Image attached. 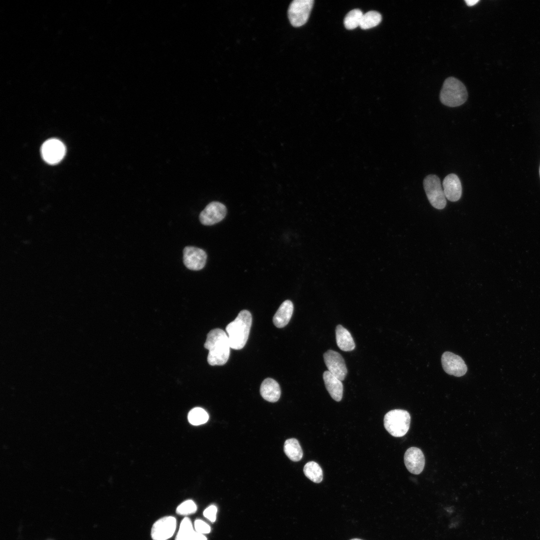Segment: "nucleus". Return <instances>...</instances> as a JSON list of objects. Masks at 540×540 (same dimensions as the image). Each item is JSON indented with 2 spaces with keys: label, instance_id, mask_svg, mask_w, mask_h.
Returning <instances> with one entry per match:
<instances>
[{
  "label": "nucleus",
  "instance_id": "nucleus-25",
  "mask_svg": "<svg viewBox=\"0 0 540 540\" xmlns=\"http://www.w3.org/2000/svg\"><path fill=\"white\" fill-rule=\"evenodd\" d=\"M196 510V504L192 500H187L178 506L176 512L180 515L187 516L194 513Z\"/></svg>",
  "mask_w": 540,
  "mask_h": 540
},
{
  "label": "nucleus",
  "instance_id": "nucleus-14",
  "mask_svg": "<svg viewBox=\"0 0 540 540\" xmlns=\"http://www.w3.org/2000/svg\"><path fill=\"white\" fill-rule=\"evenodd\" d=\"M444 194L448 200L456 202L460 199L462 194V187L458 177L454 174L446 176L442 182Z\"/></svg>",
  "mask_w": 540,
  "mask_h": 540
},
{
  "label": "nucleus",
  "instance_id": "nucleus-16",
  "mask_svg": "<svg viewBox=\"0 0 540 540\" xmlns=\"http://www.w3.org/2000/svg\"><path fill=\"white\" fill-rule=\"evenodd\" d=\"M260 394L265 400L271 402H276L280 396V386L274 379L266 378L261 384Z\"/></svg>",
  "mask_w": 540,
  "mask_h": 540
},
{
  "label": "nucleus",
  "instance_id": "nucleus-4",
  "mask_svg": "<svg viewBox=\"0 0 540 540\" xmlns=\"http://www.w3.org/2000/svg\"><path fill=\"white\" fill-rule=\"evenodd\" d=\"M410 416L408 412L395 409L388 412L384 418V426L393 436L402 437L408 432Z\"/></svg>",
  "mask_w": 540,
  "mask_h": 540
},
{
  "label": "nucleus",
  "instance_id": "nucleus-12",
  "mask_svg": "<svg viewBox=\"0 0 540 540\" xmlns=\"http://www.w3.org/2000/svg\"><path fill=\"white\" fill-rule=\"evenodd\" d=\"M442 364L444 370L448 374L461 376L467 372V366L460 356L450 352H444L442 356Z\"/></svg>",
  "mask_w": 540,
  "mask_h": 540
},
{
  "label": "nucleus",
  "instance_id": "nucleus-19",
  "mask_svg": "<svg viewBox=\"0 0 540 540\" xmlns=\"http://www.w3.org/2000/svg\"><path fill=\"white\" fill-rule=\"evenodd\" d=\"M284 450L286 456L292 461L298 462L303 456V452L298 441L296 438L286 440Z\"/></svg>",
  "mask_w": 540,
  "mask_h": 540
},
{
  "label": "nucleus",
  "instance_id": "nucleus-20",
  "mask_svg": "<svg viewBox=\"0 0 540 540\" xmlns=\"http://www.w3.org/2000/svg\"><path fill=\"white\" fill-rule=\"evenodd\" d=\"M305 476L315 483L320 482L323 478L322 470L319 464L313 461L306 463L304 468Z\"/></svg>",
  "mask_w": 540,
  "mask_h": 540
},
{
  "label": "nucleus",
  "instance_id": "nucleus-3",
  "mask_svg": "<svg viewBox=\"0 0 540 540\" xmlns=\"http://www.w3.org/2000/svg\"><path fill=\"white\" fill-rule=\"evenodd\" d=\"M468 96V92L464 84L458 79L450 76L444 80L440 98L444 105L456 107L464 104Z\"/></svg>",
  "mask_w": 540,
  "mask_h": 540
},
{
  "label": "nucleus",
  "instance_id": "nucleus-5",
  "mask_svg": "<svg viewBox=\"0 0 540 540\" xmlns=\"http://www.w3.org/2000/svg\"><path fill=\"white\" fill-rule=\"evenodd\" d=\"M423 184L431 205L438 210L444 208L446 204V200L439 178L434 174H430L424 178Z\"/></svg>",
  "mask_w": 540,
  "mask_h": 540
},
{
  "label": "nucleus",
  "instance_id": "nucleus-30",
  "mask_svg": "<svg viewBox=\"0 0 540 540\" xmlns=\"http://www.w3.org/2000/svg\"><path fill=\"white\" fill-rule=\"evenodd\" d=\"M360 540V539H359V538H353V539H352V540Z\"/></svg>",
  "mask_w": 540,
  "mask_h": 540
},
{
  "label": "nucleus",
  "instance_id": "nucleus-23",
  "mask_svg": "<svg viewBox=\"0 0 540 540\" xmlns=\"http://www.w3.org/2000/svg\"><path fill=\"white\" fill-rule=\"evenodd\" d=\"M363 13L359 9H354L349 12L344 18V25L348 30H353L360 26Z\"/></svg>",
  "mask_w": 540,
  "mask_h": 540
},
{
  "label": "nucleus",
  "instance_id": "nucleus-28",
  "mask_svg": "<svg viewBox=\"0 0 540 540\" xmlns=\"http://www.w3.org/2000/svg\"><path fill=\"white\" fill-rule=\"evenodd\" d=\"M192 540H207V538L202 534L194 531Z\"/></svg>",
  "mask_w": 540,
  "mask_h": 540
},
{
  "label": "nucleus",
  "instance_id": "nucleus-7",
  "mask_svg": "<svg viewBox=\"0 0 540 540\" xmlns=\"http://www.w3.org/2000/svg\"><path fill=\"white\" fill-rule=\"evenodd\" d=\"M226 212V208L223 204L214 201L208 204L202 211L200 220L204 226H212L222 221Z\"/></svg>",
  "mask_w": 540,
  "mask_h": 540
},
{
  "label": "nucleus",
  "instance_id": "nucleus-17",
  "mask_svg": "<svg viewBox=\"0 0 540 540\" xmlns=\"http://www.w3.org/2000/svg\"><path fill=\"white\" fill-rule=\"evenodd\" d=\"M294 311V305L290 300L284 301L280 306L273 317V322L276 326L282 328L290 322Z\"/></svg>",
  "mask_w": 540,
  "mask_h": 540
},
{
  "label": "nucleus",
  "instance_id": "nucleus-29",
  "mask_svg": "<svg viewBox=\"0 0 540 540\" xmlns=\"http://www.w3.org/2000/svg\"><path fill=\"white\" fill-rule=\"evenodd\" d=\"M478 2H479V0H465V2H466V4L468 6H474V4H477Z\"/></svg>",
  "mask_w": 540,
  "mask_h": 540
},
{
  "label": "nucleus",
  "instance_id": "nucleus-11",
  "mask_svg": "<svg viewBox=\"0 0 540 540\" xmlns=\"http://www.w3.org/2000/svg\"><path fill=\"white\" fill-rule=\"evenodd\" d=\"M324 362L328 371L341 381L345 378L348 370L342 356L333 350H328L324 354Z\"/></svg>",
  "mask_w": 540,
  "mask_h": 540
},
{
  "label": "nucleus",
  "instance_id": "nucleus-21",
  "mask_svg": "<svg viewBox=\"0 0 540 540\" xmlns=\"http://www.w3.org/2000/svg\"><path fill=\"white\" fill-rule=\"evenodd\" d=\"M381 14L376 11H369L363 14L360 26L367 30L377 26L382 21Z\"/></svg>",
  "mask_w": 540,
  "mask_h": 540
},
{
  "label": "nucleus",
  "instance_id": "nucleus-1",
  "mask_svg": "<svg viewBox=\"0 0 540 540\" xmlns=\"http://www.w3.org/2000/svg\"><path fill=\"white\" fill-rule=\"evenodd\" d=\"M204 346L208 350L207 360L210 365L222 366L227 362L230 346L228 334L222 330H211L207 334Z\"/></svg>",
  "mask_w": 540,
  "mask_h": 540
},
{
  "label": "nucleus",
  "instance_id": "nucleus-22",
  "mask_svg": "<svg viewBox=\"0 0 540 540\" xmlns=\"http://www.w3.org/2000/svg\"><path fill=\"white\" fill-rule=\"evenodd\" d=\"M194 532L190 519L186 517L181 522L175 540H192Z\"/></svg>",
  "mask_w": 540,
  "mask_h": 540
},
{
  "label": "nucleus",
  "instance_id": "nucleus-13",
  "mask_svg": "<svg viewBox=\"0 0 540 540\" xmlns=\"http://www.w3.org/2000/svg\"><path fill=\"white\" fill-rule=\"evenodd\" d=\"M404 462L407 470L410 473L418 474L422 472L424 466V454L419 448H410L405 452Z\"/></svg>",
  "mask_w": 540,
  "mask_h": 540
},
{
  "label": "nucleus",
  "instance_id": "nucleus-2",
  "mask_svg": "<svg viewBox=\"0 0 540 540\" xmlns=\"http://www.w3.org/2000/svg\"><path fill=\"white\" fill-rule=\"evenodd\" d=\"M252 322L251 314L247 310L240 311L234 320L229 323L226 330L230 348L238 350L246 343Z\"/></svg>",
  "mask_w": 540,
  "mask_h": 540
},
{
  "label": "nucleus",
  "instance_id": "nucleus-15",
  "mask_svg": "<svg viewBox=\"0 0 540 540\" xmlns=\"http://www.w3.org/2000/svg\"><path fill=\"white\" fill-rule=\"evenodd\" d=\"M323 379L330 396L336 402L340 401L343 394V385L341 380L328 370L324 372Z\"/></svg>",
  "mask_w": 540,
  "mask_h": 540
},
{
  "label": "nucleus",
  "instance_id": "nucleus-18",
  "mask_svg": "<svg viewBox=\"0 0 540 540\" xmlns=\"http://www.w3.org/2000/svg\"><path fill=\"white\" fill-rule=\"evenodd\" d=\"M336 338L337 345L341 350L349 352L354 349L355 343L350 333L342 325L336 328Z\"/></svg>",
  "mask_w": 540,
  "mask_h": 540
},
{
  "label": "nucleus",
  "instance_id": "nucleus-27",
  "mask_svg": "<svg viewBox=\"0 0 540 540\" xmlns=\"http://www.w3.org/2000/svg\"><path fill=\"white\" fill-rule=\"evenodd\" d=\"M217 509L214 506H210L204 512V516L211 522H214L216 518Z\"/></svg>",
  "mask_w": 540,
  "mask_h": 540
},
{
  "label": "nucleus",
  "instance_id": "nucleus-24",
  "mask_svg": "<svg viewBox=\"0 0 540 540\" xmlns=\"http://www.w3.org/2000/svg\"><path fill=\"white\" fill-rule=\"evenodd\" d=\"M207 412L201 408L192 409L188 414V420L192 425L198 426L207 422L208 420Z\"/></svg>",
  "mask_w": 540,
  "mask_h": 540
},
{
  "label": "nucleus",
  "instance_id": "nucleus-10",
  "mask_svg": "<svg viewBox=\"0 0 540 540\" xmlns=\"http://www.w3.org/2000/svg\"><path fill=\"white\" fill-rule=\"evenodd\" d=\"M42 155L44 160L50 164H56L64 158L66 148L64 144L56 139L46 141L42 146Z\"/></svg>",
  "mask_w": 540,
  "mask_h": 540
},
{
  "label": "nucleus",
  "instance_id": "nucleus-6",
  "mask_svg": "<svg viewBox=\"0 0 540 540\" xmlns=\"http://www.w3.org/2000/svg\"><path fill=\"white\" fill-rule=\"evenodd\" d=\"M314 2V0H294L290 3L288 17L292 26L300 27L307 22Z\"/></svg>",
  "mask_w": 540,
  "mask_h": 540
},
{
  "label": "nucleus",
  "instance_id": "nucleus-31",
  "mask_svg": "<svg viewBox=\"0 0 540 540\" xmlns=\"http://www.w3.org/2000/svg\"></svg>",
  "mask_w": 540,
  "mask_h": 540
},
{
  "label": "nucleus",
  "instance_id": "nucleus-8",
  "mask_svg": "<svg viewBox=\"0 0 540 540\" xmlns=\"http://www.w3.org/2000/svg\"><path fill=\"white\" fill-rule=\"evenodd\" d=\"M176 527V520L174 516L161 518L153 524L151 536L153 540H167L174 534Z\"/></svg>",
  "mask_w": 540,
  "mask_h": 540
},
{
  "label": "nucleus",
  "instance_id": "nucleus-26",
  "mask_svg": "<svg viewBox=\"0 0 540 540\" xmlns=\"http://www.w3.org/2000/svg\"><path fill=\"white\" fill-rule=\"evenodd\" d=\"M194 526L196 532L202 534L209 533L210 531V526L200 520H196L194 521Z\"/></svg>",
  "mask_w": 540,
  "mask_h": 540
},
{
  "label": "nucleus",
  "instance_id": "nucleus-9",
  "mask_svg": "<svg viewBox=\"0 0 540 540\" xmlns=\"http://www.w3.org/2000/svg\"><path fill=\"white\" fill-rule=\"evenodd\" d=\"M206 259L207 254L202 248L188 246L184 249V264L189 270H202L206 264Z\"/></svg>",
  "mask_w": 540,
  "mask_h": 540
}]
</instances>
